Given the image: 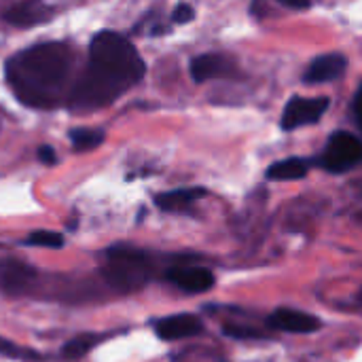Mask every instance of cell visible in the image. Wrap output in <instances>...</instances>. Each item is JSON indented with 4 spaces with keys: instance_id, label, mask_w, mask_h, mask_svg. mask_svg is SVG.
I'll return each mask as SVG.
<instances>
[{
    "instance_id": "6da1fadb",
    "label": "cell",
    "mask_w": 362,
    "mask_h": 362,
    "mask_svg": "<svg viewBox=\"0 0 362 362\" xmlns=\"http://www.w3.org/2000/svg\"><path fill=\"white\" fill-rule=\"evenodd\" d=\"M144 76L136 47L117 32H100L89 45V64L72 89V106L98 110L112 104Z\"/></svg>"
},
{
    "instance_id": "7a4b0ae2",
    "label": "cell",
    "mask_w": 362,
    "mask_h": 362,
    "mask_svg": "<svg viewBox=\"0 0 362 362\" xmlns=\"http://www.w3.org/2000/svg\"><path fill=\"white\" fill-rule=\"evenodd\" d=\"M72 76V51L62 42L34 45L6 62V78L21 104L53 108Z\"/></svg>"
},
{
    "instance_id": "3957f363",
    "label": "cell",
    "mask_w": 362,
    "mask_h": 362,
    "mask_svg": "<svg viewBox=\"0 0 362 362\" xmlns=\"http://www.w3.org/2000/svg\"><path fill=\"white\" fill-rule=\"evenodd\" d=\"M104 280L119 293H134L148 282L151 263L144 252L127 246H115L108 250L106 265L102 269Z\"/></svg>"
},
{
    "instance_id": "277c9868",
    "label": "cell",
    "mask_w": 362,
    "mask_h": 362,
    "mask_svg": "<svg viewBox=\"0 0 362 362\" xmlns=\"http://www.w3.org/2000/svg\"><path fill=\"white\" fill-rule=\"evenodd\" d=\"M362 159V142L350 132H335L320 157V165L329 172L341 174L356 168Z\"/></svg>"
},
{
    "instance_id": "5b68a950",
    "label": "cell",
    "mask_w": 362,
    "mask_h": 362,
    "mask_svg": "<svg viewBox=\"0 0 362 362\" xmlns=\"http://www.w3.org/2000/svg\"><path fill=\"white\" fill-rule=\"evenodd\" d=\"M329 110V98H291L282 112V127L297 129L303 125L318 123Z\"/></svg>"
},
{
    "instance_id": "8992f818",
    "label": "cell",
    "mask_w": 362,
    "mask_h": 362,
    "mask_svg": "<svg viewBox=\"0 0 362 362\" xmlns=\"http://www.w3.org/2000/svg\"><path fill=\"white\" fill-rule=\"evenodd\" d=\"M51 15H53V8L49 4H45L42 0H23V2L13 4L11 8H6L2 17L11 25L32 28V25H38V23L49 21Z\"/></svg>"
},
{
    "instance_id": "52a82bcc",
    "label": "cell",
    "mask_w": 362,
    "mask_h": 362,
    "mask_svg": "<svg viewBox=\"0 0 362 362\" xmlns=\"http://www.w3.org/2000/svg\"><path fill=\"white\" fill-rule=\"evenodd\" d=\"M267 325L274 329V331H284V333H314L320 329V320L314 318L312 314H305V312H299V310H286V308H280L276 310L269 318H267Z\"/></svg>"
},
{
    "instance_id": "ba28073f",
    "label": "cell",
    "mask_w": 362,
    "mask_h": 362,
    "mask_svg": "<svg viewBox=\"0 0 362 362\" xmlns=\"http://www.w3.org/2000/svg\"><path fill=\"white\" fill-rule=\"evenodd\" d=\"M168 280L172 284H176L180 291L197 295V293H206L214 286V276L210 269L206 267H174L168 272Z\"/></svg>"
},
{
    "instance_id": "9c48e42d",
    "label": "cell",
    "mask_w": 362,
    "mask_h": 362,
    "mask_svg": "<svg viewBox=\"0 0 362 362\" xmlns=\"http://www.w3.org/2000/svg\"><path fill=\"white\" fill-rule=\"evenodd\" d=\"M346 66H348V59L341 55V53H329V55H320L316 57L308 72L303 74V81L308 85H318V83H329V81H335L339 78L344 72H346Z\"/></svg>"
},
{
    "instance_id": "30bf717a",
    "label": "cell",
    "mask_w": 362,
    "mask_h": 362,
    "mask_svg": "<svg viewBox=\"0 0 362 362\" xmlns=\"http://www.w3.org/2000/svg\"><path fill=\"white\" fill-rule=\"evenodd\" d=\"M155 331L161 339L165 341H176V339H187L193 337L202 331V320L193 314H178V316H168L155 325Z\"/></svg>"
},
{
    "instance_id": "8fae6325",
    "label": "cell",
    "mask_w": 362,
    "mask_h": 362,
    "mask_svg": "<svg viewBox=\"0 0 362 362\" xmlns=\"http://www.w3.org/2000/svg\"><path fill=\"white\" fill-rule=\"evenodd\" d=\"M231 72V64L225 55L206 53L191 62V76L195 83H206L210 78H221Z\"/></svg>"
},
{
    "instance_id": "7c38bea8",
    "label": "cell",
    "mask_w": 362,
    "mask_h": 362,
    "mask_svg": "<svg viewBox=\"0 0 362 362\" xmlns=\"http://www.w3.org/2000/svg\"><path fill=\"white\" fill-rule=\"evenodd\" d=\"M204 195H206V189H180V191L161 193V195H157L155 202L165 212H178V210L189 208L193 202H197Z\"/></svg>"
},
{
    "instance_id": "4fadbf2b",
    "label": "cell",
    "mask_w": 362,
    "mask_h": 362,
    "mask_svg": "<svg viewBox=\"0 0 362 362\" xmlns=\"http://www.w3.org/2000/svg\"><path fill=\"white\" fill-rule=\"evenodd\" d=\"M308 170H310L308 161L291 157V159H284V161H278V163L269 165L267 178L269 180H299V178H303L308 174Z\"/></svg>"
},
{
    "instance_id": "5bb4252c",
    "label": "cell",
    "mask_w": 362,
    "mask_h": 362,
    "mask_svg": "<svg viewBox=\"0 0 362 362\" xmlns=\"http://www.w3.org/2000/svg\"><path fill=\"white\" fill-rule=\"evenodd\" d=\"M70 142H72L74 151H78V153L93 151L104 142V132L102 129H91V127L72 129L70 132Z\"/></svg>"
},
{
    "instance_id": "9a60e30c",
    "label": "cell",
    "mask_w": 362,
    "mask_h": 362,
    "mask_svg": "<svg viewBox=\"0 0 362 362\" xmlns=\"http://www.w3.org/2000/svg\"><path fill=\"white\" fill-rule=\"evenodd\" d=\"M30 278H32V269H28L25 265H19V263H8L2 269V276H0L4 288L6 291H13V293L15 291H21L30 282Z\"/></svg>"
},
{
    "instance_id": "2e32d148",
    "label": "cell",
    "mask_w": 362,
    "mask_h": 362,
    "mask_svg": "<svg viewBox=\"0 0 362 362\" xmlns=\"http://www.w3.org/2000/svg\"><path fill=\"white\" fill-rule=\"evenodd\" d=\"M98 341H100V337H95V335H89V333L78 335V337L70 339V341L64 346V356H66V358H81V356H85Z\"/></svg>"
},
{
    "instance_id": "e0dca14e",
    "label": "cell",
    "mask_w": 362,
    "mask_h": 362,
    "mask_svg": "<svg viewBox=\"0 0 362 362\" xmlns=\"http://www.w3.org/2000/svg\"><path fill=\"white\" fill-rule=\"evenodd\" d=\"M28 246H36V248H62L64 246V238L57 231H34L28 235L25 240Z\"/></svg>"
},
{
    "instance_id": "ac0fdd59",
    "label": "cell",
    "mask_w": 362,
    "mask_h": 362,
    "mask_svg": "<svg viewBox=\"0 0 362 362\" xmlns=\"http://www.w3.org/2000/svg\"><path fill=\"white\" fill-rule=\"evenodd\" d=\"M0 356H6V358H21V361H23V358H32V361L38 358L36 354H32V352H28V350L15 346L13 341H8V339H4V337H0Z\"/></svg>"
},
{
    "instance_id": "d6986e66",
    "label": "cell",
    "mask_w": 362,
    "mask_h": 362,
    "mask_svg": "<svg viewBox=\"0 0 362 362\" xmlns=\"http://www.w3.org/2000/svg\"><path fill=\"white\" fill-rule=\"evenodd\" d=\"M223 333L227 337H233V339H261L263 337L261 331H255V329L242 327V325H225Z\"/></svg>"
},
{
    "instance_id": "ffe728a7",
    "label": "cell",
    "mask_w": 362,
    "mask_h": 362,
    "mask_svg": "<svg viewBox=\"0 0 362 362\" xmlns=\"http://www.w3.org/2000/svg\"><path fill=\"white\" fill-rule=\"evenodd\" d=\"M193 8L189 6V4H178L176 8H174V13H172V19L176 21V23H189L191 19H193Z\"/></svg>"
},
{
    "instance_id": "44dd1931",
    "label": "cell",
    "mask_w": 362,
    "mask_h": 362,
    "mask_svg": "<svg viewBox=\"0 0 362 362\" xmlns=\"http://www.w3.org/2000/svg\"><path fill=\"white\" fill-rule=\"evenodd\" d=\"M38 159H40L45 165H53V163L57 161L55 151H53L51 146H40V148H38Z\"/></svg>"
},
{
    "instance_id": "7402d4cb",
    "label": "cell",
    "mask_w": 362,
    "mask_h": 362,
    "mask_svg": "<svg viewBox=\"0 0 362 362\" xmlns=\"http://www.w3.org/2000/svg\"><path fill=\"white\" fill-rule=\"evenodd\" d=\"M284 6L288 8H297V11H303V8H310L312 6V0H280Z\"/></svg>"
},
{
    "instance_id": "603a6c76",
    "label": "cell",
    "mask_w": 362,
    "mask_h": 362,
    "mask_svg": "<svg viewBox=\"0 0 362 362\" xmlns=\"http://www.w3.org/2000/svg\"><path fill=\"white\" fill-rule=\"evenodd\" d=\"M352 112H354V121L361 125V91H356V95H354V102H352Z\"/></svg>"
}]
</instances>
